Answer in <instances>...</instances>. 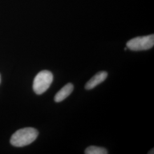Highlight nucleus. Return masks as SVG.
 I'll list each match as a JSON object with an SVG mask.
<instances>
[{
	"instance_id": "obj_6",
	"label": "nucleus",
	"mask_w": 154,
	"mask_h": 154,
	"mask_svg": "<svg viewBox=\"0 0 154 154\" xmlns=\"http://www.w3.org/2000/svg\"><path fill=\"white\" fill-rule=\"evenodd\" d=\"M85 153L86 154H107L108 152L104 147L91 146L85 149Z\"/></svg>"
},
{
	"instance_id": "obj_7",
	"label": "nucleus",
	"mask_w": 154,
	"mask_h": 154,
	"mask_svg": "<svg viewBox=\"0 0 154 154\" xmlns=\"http://www.w3.org/2000/svg\"><path fill=\"white\" fill-rule=\"evenodd\" d=\"M0 83H1V75H0Z\"/></svg>"
},
{
	"instance_id": "obj_3",
	"label": "nucleus",
	"mask_w": 154,
	"mask_h": 154,
	"mask_svg": "<svg viewBox=\"0 0 154 154\" xmlns=\"http://www.w3.org/2000/svg\"><path fill=\"white\" fill-rule=\"evenodd\" d=\"M154 45V35L138 37L127 42V48L132 51L147 50L151 49Z\"/></svg>"
},
{
	"instance_id": "obj_5",
	"label": "nucleus",
	"mask_w": 154,
	"mask_h": 154,
	"mask_svg": "<svg viewBox=\"0 0 154 154\" xmlns=\"http://www.w3.org/2000/svg\"><path fill=\"white\" fill-rule=\"evenodd\" d=\"M74 90V85L71 83H69L64 86L61 90L55 94L54 97V100L56 102H61L64 99H66L68 97Z\"/></svg>"
},
{
	"instance_id": "obj_4",
	"label": "nucleus",
	"mask_w": 154,
	"mask_h": 154,
	"mask_svg": "<svg viewBox=\"0 0 154 154\" xmlns=\"http://www.w3.org/2000/svg\"><path fill=\"white\" fill-rule=\"evenodd\" d=\"M108 74L106 72L102 71L97 73L93 77H92L86 84L85 85V88L86 90H91L98 86L101 83L104 82L107 78Z\"/></svg>"
},
{
	"instance_id": "obj_2",
	"label": "nucleus",
	"mask_w": 154,
	"mask_h": 154,
	"mask_svg": "<svg viewBox=\"0 0 154 154\" xmlns=\"http://www.w3.org/2000/svg\"><path fill=\"white\" fill-rule=\"evenodd\" d=\"M53 81V75L48 70H43L39 72L34 78L33 88L35 93L41 95L45 93Z\"/></svg>"
},
{
	"instance_id": "obj_1",
	"label": "nucleus",
	"mask_w": 154,
	"mask_h": 154,
	"mask_svg": "<svg viewBox=\"0 0 154 154\" xmlns=\"http://www.w3.org/2000/svg\"><path fill=\"white\" fill-rule=\"evenodd\" d=\"M38 135V131L32 127H26L18 130L14 132L11 139L13 146L22 147L33 143Z\"/></svg>"
}]
</instances>
